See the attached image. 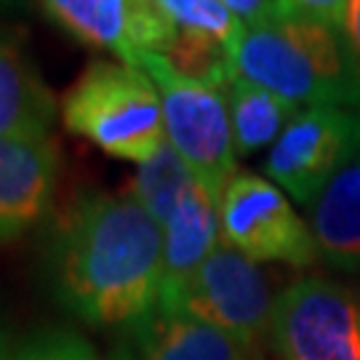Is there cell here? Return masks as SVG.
Returning a JSON list of instances; mask_svg holds the SVG:
<instances>
[{"mask_svg":"<svg viewBox=\"0 0 360 360\" xmlns=\"http://www.w3.org/2000/svg\"><path fill=\"white\" fill-rule=\"evenodd\" d=\"M53 270L80 321L142 331L160 299L163 227L131 193L83 195L59 224Z\"/></svg>","mask_w":360,"mask_h":360,"instance_id":"1","label":"cell"},{"mask_svg":"<svg viewBox=\"0 0 360 360\" xmlns=\"http://www.w3.org/2000/svg\"><path fill=\"white\" fill-rule=\"evenodd\" d=\"M232 59L238 77L299 107L360 104L342 30L288 0H281L254 25H243Z\"/></svg>","mask_w":360,"mask_h":360,"instance_id":"2","label":"cell"},{"mask_svg":"<svg viewBox=\"0 0 360 360\" xmlns=\"http://www.w3.org/2000/svg\"><path fill=\"white\" fill-rule=\"evenodd\" d=\"M62 120L102 153L139 166L166 144L158 86L123 62H91L62 99Z\"/></svg>","mask_w":360,"mask_h":360,"instance_id":"3","label":"cell"},{"mask_svg":"<svg viewBox=\"0 0 360 360\" xmlns=\"http://www.w3.org/2000/svg\"><path fill=\"white\" fill-rule=\"evenodd\" d=\"M139 70L153 77L163 102L166 142L219 200L235 176V139L224 89L176 75L160 53H144Z\"/></svg>","mask_w":360,"mask_h":360,"instance_id":"4","label":"cell"},{"mask_svg":"<svg viewBox=\"0 0 360 360\" xmlns=\"http://www.w3.org/2000/svg\"><path fill=\"white\" fill-rule=\"evenodd\" d=\"M270 347L278 360H360V296L309 275L275 299Z\"/></svg>","mask_w":360,"mask_h":360,"instance_id":"5","label":"cell"},{"mask_svg":"<svg viewBox=\"0 0 360 360\" xmlns=\"http://www.w3.org/2000/svg\"><path fill=\"white\" fill-rule=\"evenodd\" d=\"M272 307L275 296L262 264L219 243L184 288L174 315L208 323L245 347L262 349V342H270Z\"/></svg>","mask_w":360,"mask_h":360,"instance_id":"6","label":"cell"},{"mask_svg":"<svg viewBox=\"0 0 360 360\" xmlns=\"http://www.w3.org/2000/svg\"><path fill=\"white\" fill-rule=\"evenodd\" d=\"M221 243L254 262L309 267L318 254L312 230L288 203L285 193L264 176L235 174L219 198Z\"/></svg>","mask_w":360,"mask_h":360,"instance_id":"7","label":"cell"},{"mask_svg":"<svg viewBox=\"0 0 360 360\" xmlns=\"http://www.w3.org/2000/svg\"><path fill=\"white\" fill-rule=\"evenodd\" d=\"M360 115L342 107H307L270 147L264 171L296 203L312 206L355 144Z\"/></svg>","mask_w":360,"mask_h":360,"instance_id":"8","label":"cell"},{"mask_svg":"<svg viewBox=\"0 0 360 360\" xmlns=\"http://www.w3.org/2000/svg\"><path fill=\"white\" fill-rule=\"evenodd\" d=\"M46 13L67 35L115 53L136 67L144 53H163L171 27L155 11L153 0H40Z\"/></svg>","mask_w":360,"mask_h":360,"instance_id":"9","label":"cell"},{"mask_svg":"<svg viewBox=\"0 0 360 360\" xmlns=\"http://www.w3.org/2000/svg\"><path fill=\"white\" fill-rule=\"evenodd\" d=\"M59 150L51 139H0V240L32 230L51 208Z\"/></svg>","mask_w":360,"mask_h":360,"instance_id":"10","label":"cell"},{"mask_svg":"<svg viewBox=\"0 0 360 360\" xmlns=\"http://www.w3.org/2000/svg\"><path fill=\"white\" fill-rule=\"evenodd\" d=\"M219 243V200L208 195L203 184L193 181L163 224V281L158 299L160 315L176 312L184 288Z\"/></svg>","mask_w":360,"mask_h":360,"instance_id":"11","label":"cell"},{"mask_svg":"<svg viewBox=\"0 0 360 360\" xmlns=\"http://www.w3.org/2000/svg\"><path fill=\"white\" fill-rule=\"evenodd\" d=\"M309 230L331 267L360 272V129L347 158L309 206Z\"/></svg>","mask_w":360,"mask_h":360,"instance_id":"12","label":"cell"},{"mask_svg":"<svg viewBox=\"0 0 360 360\" xmlns=\"http://www.w3.org/2000/svg\"><path fill=\"white\" fill-rule=\"evenodd\" d=\"M56 110V99L32 62L19 46L0 38V139H49Z\"/></svg>","mask_w":360,"mask_h":360,"instance_id":"13","label":"cell"},{"mask_svg":"<svg viewBox=\"0 0 360 360\" xmlns=\"http://www.w3.org/2000/svg\"><path fill=\"white\" fill-rule=\"evenodd\" d=\"M144 360H257L262 349L240 345L230 334L187 315H160L144 326Z\"/></svg>","mask_w":360,"mask_h":360,"instance_id":"14","label":"cell"},{"mask_svg":"<svg viewBox=\"0 0 360 360\" xmlns=\"http://www.w3.org/2000/svg\"><path fill=\"white\" fill-rule=\"evenodd\" d=\"M224 94L230 107L235 153L240 155H254L264 147H272L288 129V123L302 112L299 104L254 86L243 77H235Z\"/></svg>","mask_w":360,"mask_h":360,"instance_id":"15","label":"cell"},{"mask_svg":"<svg viewBox=\"0 0 360 360\" xmlns=\"http://www.w3.org/2000/svg\"><path fill=\"white\" fill-rule=\"evenodd\" d=\"M193 181H198L193 176V171L184 166V160L166 142L160 147V153L139 166L136 176H134V184H131V195L163 227L168 217L174 214V208L179 206L181 195L187 193V187Z\"/></svg>","mask_w":360,"mask_h":360,"instance_id":"16","label":"cell"},{"mask_svg":"<svg viewBox=\"0 0 360 360\" xmlns=\"http://www.w3.org/2000/svg\"><path fill=\"white\" fill-rule=\"evenodd\" d=\"M171 32H190L224 43L232 53L243 35V22L221 0H153Z\"/></svg>","mask_w":360,"mask_h":360,"instance_id":"17","label":"cell"},{"mask_svg":"<svg viewBox=\"0 0 360 360\" xmlns=\"http://www.w3.org/2000/svg\"><path fill=\"white\" fill-rule=\"evenodd\" d=\"M11 360H96L89 342L67 331H51L19 349Z\"/></svg>","mask_w":360,"mask_h":360,"instance_id":"18","label":"cell"},{"mask_svg":"<svg viewBox=\"0 0 360 360\" xmlns=\"http://www.w3.org/2000/svg\"><path fill=\"white\" fill-rule=\"evenodd\" d=\"M339 30H342L349 62H352V70H355V77H358L360 86V0H347L345 3V13H342Z\"/></svg>","mask_w":360,"mask_h":360,"instance_id":"19","label":"cell"},{"mask_svg":"<svg viewBox=\"0 0 360 360\" xmlns=\"http://www.w3.org/2000/svg\"><path fill=\"white\" fill-rule=\"evenodd\" d=\"M221 3H224L232 11V16H238L243 25H254L262 16H267L281 0H221Z\"/></svg>","mask_w":360,"mask_h":360,"instance_id":"20","label":"cell"},{"mask_svg":"<svg viewBox=\"0 0 360 360\" xmlns=\"http://www.w3.org/2000/svg\"><path fill=\"white\" fill-rule=\"evenodd\" d=\"M294 3L296 8L318 16L323 22H331V25H342V13H345V3L347 0H288Z\"/></svg>","mask_w":360,"mask_h":360,"instance_id":"21","label":"cell"},{"mask_svg":"<svg viewBox=\"0 0 360 360\" xmlns=\"http://www.w3.org/2000/svg\"><path fill=\"white\" fill-rule=\"evenodd\" d=\"M0 360H11L8 355V345H6V336L0 334Z\"/></svg>","mask_w":360,"mask_h":360,"instance_id":"22","label":"cell"},{"mask_svg":"<svg viewBox=\"0 0 360 360\" xmlns=\"http://www.w3.org/2000/svg\"><path fill=\"white\" fill-rule=\"evenodd\" d=\"M112 360H134V358H131L129 352H117V355H115Z\"/></svg>","mask_w":360,"mask_h":360,"instance_id":"23","label":"cell"},{"mask_svg":"<svg viewBox=\"0 0 360 360\" xmlns=\"http://www.w3.org/2000/svg\"><path fill=\"white\" fill-rule=\"evenodd\" d=\"M0 3H13V0H0Z\"/></svg>","mask_w":360,"mask_h":360,"instance_id":"24","label":"cell"},{"mask_svg":"<svg viewBox=\"0 0 360 360\" xmlns=\"http://www.w3.org/2000/svg\"><path fill=\"white\" fill-rule=\"evenodd\" d=\"M257 360H264V358H262V355H259V358H257Z\"/></svg>","mask_w":360,"mask_h":360,"instance_id":"25","label":"cell"}]
</instances>
